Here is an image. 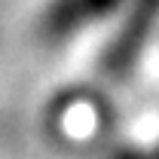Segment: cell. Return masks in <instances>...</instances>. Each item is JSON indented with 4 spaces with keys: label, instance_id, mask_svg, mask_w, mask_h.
I'll return each instance as SVG.
<instances>
[{
    "label": "cell",
    "instance_id": "7a4b0ae2",
    "mask_svg": "<svg viewBox=\"0 0 159 159\" xmlns=\"http://www.w3.org/2000/svg\"><path fill=\"white\" fill-rule=\"evenodd\" d=\"M125 0H46L40 9L37 31L46 43H67V40L86 34L110 16H119Z\"/></svg>",
    "mask_w": 159,
    "mask_h": 159
},
{
    "label": "cell",
    "instance_id": "6da1fadb",
    "mask_svg": "<svg viewBox=\"0 0 159 159\" xmlns=\"http://www.w3.org/2000/svg\"><path fill=\"white\" fill-rule=\"evenodd\" d=\"M159 34V0H125L119 21L98 55V74L107 83H129Z\"/></svg>",
    "mask_w": 159,
    "mask_h": 159
},
{
    "label": "cell",
    "instance_id": "3957f363",
    "mask_svg": "<svg viewBox=\"0 0 159 159\" xmlns=\"http://www.w3.org/2000/svg\"><path fill=\"white\" fill-rule=\"evenodd\" d=\"M107 159H159V135L147 144H119Z\"/></svg>",
    "mask_w": 159,
    "mask_h": 159
}]
</instances>
